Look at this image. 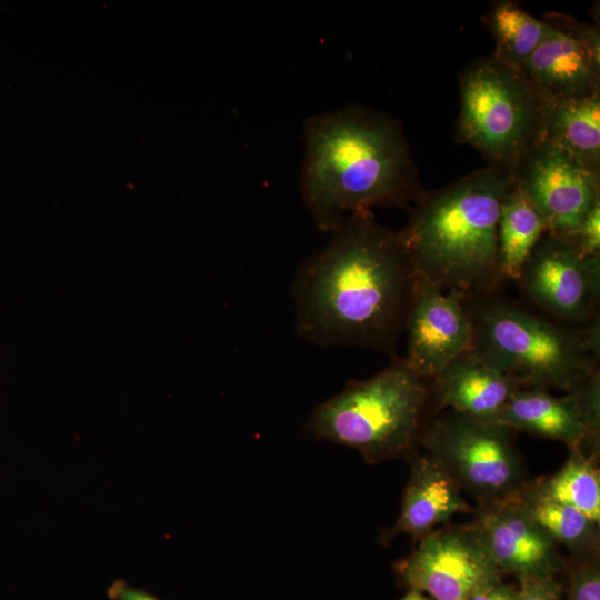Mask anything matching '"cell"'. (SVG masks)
Here are the masks:
<instances>
[{
  "label": "cell",
  "mask_w": 600,
  "mask_h": 600,
  "mask_svg": "<svg viewBox=\"0 0 600 600\" xmlns=\"http://www.w3.org/2000/svg\"><path fill=\"white\" fill-rule=\"evenodd\" d=\"M331 233L327 246L301 263L292 284L298 336L326 348L399 357L418 277L398 232L364 210Z\"/></svg>",
  "instance_id": "obj_1"
},
{
  "label": "cell",
  "mask_w": 600,
  "mask_h": 600,
  "mask_svg": "<svg viewBox=\"0 0 600 600\" xmlns=\"http://www.w3.org/2000/svg\"><path fill=\"white\" fill-rule=\"evenodd\" d=\"M303 142L302 199L322 231L374 206L409 210L424 192L399 121L383 112L349 106L313 114Z\"/></svg>",
  "instance_id": "obj_2"
},
{
  "label": "cell",
  "mask_w": 600,
  "mask_h": 600,
  "mask_svg": "<svg viewBox=\"0 0 600 600\" xmlns=\"http://www.w3.org/2000/svg\"><path fill=\"white\" fill-rule=\"evenodd\" d=\"M512 186L511 169L487 164L424 191L398 232L417 277L464 297L500 291L498 220Z\"/></svg>",
  "instance_id": "obj_3"
},
{
  "label": "cell",
  "mask_w": 600,
  "mask_h": 600,
  "mask_svg": "<svg viewBox=\"0 0 600 600\" xmlns=\"http://www.w3.org/2000/svg\"><path fill=\"white\" fill-rule=\"evenodd\" d=\"M471 349L524 387L569 392L599 368L600 318L583 327L558 322L500 291L466 297Z\"/></svg>",
  "instance_id": "obj_4"
},
{
  "label": "cell",
  "mask_w": 600,
  "mask_h": 600,
  "mask_svg": "<svg viewBox=\"0 0 600 600\" xmlns=\"http://www.w3.org/2000/svg\"><path fill=\"white\" fill-rule=\"evenodd\" d=\"M434 416L430 378L416 373L403 357L364 380H351L311 413L318 438L360 452L369 463L407 458Z\"/></svg>",
  "instance_id": "obj_5"
},
{
  "label": "cell",
  "mask_w": 600,
  "mask_h": 600,
  "mask_svg": "<svg viewBox=\"0 0 600 600\" xmlns=\"http://www.w3.org/2000/svg\"><path fill=\"white\" fill-rule=\"evenodd\" d=\"M459 87L456 140L477 149L489 164L512 170L542 139L547 104L522 70L492 54L467 67Z\"/></svg>",
  "instance_id": "obj_6"
},
{
  "label": "cell",
  "mask_w": 600,
  "mask_h": 600,
  "mask_svg": "<svg viewBox=\"0 0 600 600\" xmlns=\"http://www.w3.org/2000/svg\"><path fill=\"white\" fill-rule=\"evenodd\" d=\"M516 433L499 422L443 410L428 421L419 446L482 507L513 497L531 480Z\"/></svg>",
  "instance_id": "obj_7"
},
{
  "label": "cell",
  "mask_w": 600,
  "mask_h": 600,
  "mask_svg": "<svg viewBox=\"0 0 600 600\" xmlns=\"http://www.w3.org/2000/svg\"><path fill=\"white\" fill-rule=\"evenodd\" d=\"M516 283L532 307L558 322L583 327L599 318L600 256L582 254L572 237L544 233Z\"/></svg>",
  "instance_id": "obj_8"
},
{
  "label": "cell",
  "mask_w": 600,
  "mask_h": 600,
  "mask_svg": "<svg viewBox=\"0 0 600 600\" xmlns=\"http://www.w3.org/2000/svg\"><path fill=\"white\" fill-rule=\"evenodd\" d=\"M407 557L393 563L399 583L432 600H466L501 580L479 529L469 524L441 526Z\"/></svg>",
  "instance_id": "obj_9"
},
{
  "label": "cell",
  "mask_w": 600,
  "mask_h": 600,
  "mask_svg": "<svg viewBox=\"0 0 600 600\" xmlns=\"http://www.w3.org/2000/svg\"><path fill=\"white\" fill-rule=\"evenodd\" d=\"M514 186L546 222L547 233L572 236L600 200V173L540 140L512 168Z\"/></svg>",
  "instance_id": "obj_10"
},
{
  "label": "cell",
  "mask_w": 600,
  "mask_h": 600,
  "mask_svg": "<svg viewBox=\"0 0 600 600\" xmlns=\"http://www.w3.org/2000/svg\"><path fill=\"white\" fill-rule=\"evenodd\" d=\"M543 21L541 41L521 70L544 103L599 92V29L563 14Z\"/></svg>",
  "instance_id": "obj_11"
},
{
  "label": "cell",
  "mask_w": 600,
  "mask_h": 600,
  "mask_svg": "<svg viewBox=\"0 0 600 600\" xmlns=\"http://www.w3.org/2000/svg\"><path fill=\"white\" fill-rule=\"evenodd\" d=\"M464 298L418 278L404 326L403 359L419 376L432 378L471 349L472 322Z\"/></svg>",
  "instance_id": "obj_12"
},
{
  "label": "cell",
  "mask_w": 600,
  "mask_h": 600,
  "mask_svg": "<svg viewBox=\"0 0 600 600\" xmlns=\"http://www.w3.org/2000/svg\"><path fill=\"white\" fill-rule=\"evenodd\" d=\"M472 523L481 532L501 573L520 581L557 577L564 570L559 546L511 498L474 509Z\"/></svg>",
  "instance_id": "obj_13"
},
{
  "label": "cell",
  "mask_w": 600,
  "mask_h": 600,
  "mask_svg": "<svg viewBox=\"0 0 600 600\" xmlns=\"http://www.w3.org/2000/svg\"><path fill=\"white\" fill-rule=\"evenodd\" d=\"M406 459L410 473L394 524L383 532L387 542L398 534H408L418 542L434 529L449 523L459 512L473 513L457 482L430 453L413 451Z\"/></svg>",
  "instance_id": "obj_14"
},
{
  "label": "cell",
  "mask_w": 600,
  "mask_h": 600,
  "mask_svg": "<svg viewBox=\"0 0 600 600\" xmlns=\"http://www.w3.org/2000/svg\"><path fill=\"white\" fill-rule=\"evenodd\" d=\"M434 414L452 410L480 420L494 421L523 383L489 366L472 350L452 359L430 378Z\"/></svg>",
  "instance_id": "obj_15"
},
{
  "label": "cell",
  "mask_w": 600,
  "mask_h": 600,
  "mask_svg": "<svg viewBox=\"0 0 600 600\" xmlns=\"http://www.w3.org/2000/svg\"><path fill=\"white\" fill-rule=\"evenodd\" d=\"M496 422L568 448L580 446L583 439L579 411L569 392L559 398L544 388L522 387L510 396Z\"/></svg>",
  "instance_id": "obj_16"
},
{
  "label": "cell",
  "mask_w": 600,
  "mask_h": 600,
  "mask_svg": "<svg viewBox=\"0 0 600 600\" xmlns=\"http://www.w3.org/2000/svg\"><path fill=\"white\" fill-rule=\"evenodd\" d=\"M541 140L600 173V91L547 104Z\"/></svg>",
  "instance_id": "obj_17"
},
{
  "label": "cell",
  "mask_w": 600,
  "mask_h": 600,
  "mask_svg": "<svg viewBox=\"0 0 600 600\" xmlns=\"http://www.w3.org/2000/svg\"><path fill=\"white\" fill-rule=\"evenodd\" d=\"M516 498L527 513L572 558L598 557L599 523L578 509L549 496L539 479L530 480Z\"/></svg>",
  "instance_id": "obj_18"
},
{
  "label": "cell",
  "mask_w": 600,
  "mask_h": 600,
  "mask_svg": "<svg viewBox=\"0 0 600 600\" xmlns=\"http://www.w3.org/2000/svg\"><path fill=\"white\" fill-rule=\"evenodd\" d=\"M544 233L543 218L513 183L502 200L498 220L499 264L504 282L517 281Z\"/></svg>",
  "instance_id": "obj_19"
},
{
  "label": "cell",
  "mask_w": 600,
  "mask_h": 600,
  "mask_svg": "<svg viewBox=\"0 0 600 600\" xmlns=\"http://www.w3.org/2000/svg\"><path fill=\"white\" fill-rule=\"evenodd\" d=\"M484 22L496 42L492 56L520 70L538 47L546 29L543 20L509 0L493 2Z\"/></svg>",
  "instance_id": "obj_20"
},
{
  "label": "cell",
  "mask_w": 600,
  "mask_h": 600,
  "mask_svg": "<svg viewBox=\"0 0 600 600\" xmlns=\"http://www.w3.org/2000/svg\"><path fill=\"white\" fill-rule=\"evenodd\" d=\"M566 463L552 476L540 478L542 489L600 524V472L597 462L579 446L568 448Z\"/></svg>",
  "instance_id": "obj_21"
},
{
  "label": "cell",
  "mask_w": 600,
  "mask_h": 600,
  "mask_svg": "<svg viewBox=\"0 0 600 600\" xmlns=\"http://www.w3.org/2000/svg\"><path fill=\"white\" fill-rule=\"evenodd\" d=\"M569 393L572 394L583 428V439L579 446L591 460L599 463L600 457V369L597 368Z\"/></svg>",
  "instance_id": "obj_22"
},
{
  "label": "cell",
  "mask_w": 600,
  "mask_h": 600,
  "mask_svg": "<svg viewBox=\"0 0 600 600\" xmlns=\"http://www.w3.org/2000/svg\"><path fill=\"white\" fill-rule=\"evenodd\" d=\"M566 600H600V561L598 557L570 558Z\"/></svg>",
  "instance_id": "obj_23"
},
{
  "label": "cell",
  "mask_w": 600,
  "mask_h": 600,
  "mask_svg": "<svg viewBox=\"0 0 600 600\" xmlns=\"http://www.w3.org/2000/svg\"><path fill=\"white\" fill-rule=\"evenodd\" d=\"M582 254L600 256V200L586 214L572 236Z\"/></svg>",
  "instance_id": "obj_24"
},
{
  "label": "cell",
  "mask_w": 600,
  "mask_h": 600,
  "mask_svg": "<svg viewBox=\"0 0 600 600\" xmlns=\"http://www.w3.org/2000/svg\"><path fill=\"white\" fill-rule=\"evenodd\" d=\"M517 600H563V587L557 577L518 582Z\"/></svg>",
  "instance_id": "obj_25"
},
{
  "label": "cell",
  "mask_w": 600,
  "mask_h": 600,
  "mask_svg": "<svg viewBox=\"0 0 600 600\" xmlns=\"http://www.w3.org/2000/svg\"><path fill=\"white\" fill-rule=\"evenodd\" d=\"M110 600H162L150 592L130 584L123 579H116L107 589Z\"/></svg>",
  "instance_id": "obj_26"
},
{
  "label": "cell",
  "mask_w": 600,
  "mask_h": 600,
  "mask_svg": "<svg viewBox=\"0 0 600 600\" xmlns=\"http://www.w3.org/2000/svg\"><path fill=\"white\" fill-rule=\"evenodd\" d=\"M518 591V586L500 580L478 590L466 600H517Z\"/></svg>",
  "instance_id": "obj_27"
},
{
  "label": "cell",
  "mask_w": 600,
  "mask_h": 600,
  "mask_svg": "<svg viewBox=\"0 0 600 600\" xmlns=\"http://www.w3.org/2000/svg\"><path fill=\"white\" fill-rule=\"evenodd\" d=\"M400 600H432V599L427 597L424 593L420 591L409 589L407 594Z\"/></svg>",
  "instance_id": "obj_28"
}]
</instances>
